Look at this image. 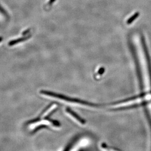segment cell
<instances>
[{
	"mask_svg": "<svg viewBox=\"0 0 151 151\" xmlns=\"http://www.w3.org/2000/svg\"><path fill=\"white\" fill-rule=\"evenodd\" d=\"M28 37H25V38H22L18 39H17V40L12 41L10 42L9 43V45L10 46H12L13 45L16 44H17V43H19V42L23 41H24V40H27V39L29 38Z\"/></svg>",
	"mask_w": 151,
	"mask_h": 151,
	"instance_id": "2",
	"label": "cell"
},
{
	"mask_svg": "<svg viewBox=\"0 0 151 151\" xmlns=\"http://www.w3.org/2000/svg\"><path fill=\"white\" fill-rule=\"evenodd\" d=\"M46 127H47V126L46 125H41L38 126H37V127H36V128L34 129L32 133L34 134V133L36 132L37 131H38V130H40V129H42L46 128Z\"/></svg>",
	"mask_w": 151,
	"mask_h": 151,
	"instance_id": "3",
	"label": "cell"
},
{
	"mask_svg": "<svg viewBox=\"0 0 151 151\" xmlns=\"http://www.w3.org/2000/svg\"><path fill=\"white\" fill-rule=\"evenodd\" d=\"M2 40H3V37H0V42Z\"/></svg>",
	"mask_w": 151,
	"mask_h": 151,
	"instance_id": "5",
	"label": "cell"
},
{
	"mask_svg": "<svg viewBox=\"0 0 151 151\" xmlns=\"http://www.w3.org/2000/svg\"><path fill=\"white\" fill-rule=\"evenodd\" d=\"M40 119L39 118H35V119H31L30 120V121H28L27 122V124H32V123H34L38 122V121H40Z\"/></svg>",
	"mask_w": 151,
	"mask_h": 151,
	"instance_id": "4",
	"label": "cell"
},
{
	"mask_svg": "<svg viewBox=\"0 0 151 151\" xmlns=\"http://www.w3.org/2000/svg\"><path fill=\"white\" fill-rule=\"evenodd\" d=\"M67 113L68 115L69 116H70L72 119H73L74 121H75L76 122H77V123H81V124H83V123H84V121L82 120V119H81V118L77 116H76L75 114H74V113H72V111H70L69 110H67Z\"/></svg>",
	"mask_w": 151,
	"mask_h": 151,
	"instance_id": "1",
	"label": "cell"
}]
</instances>
